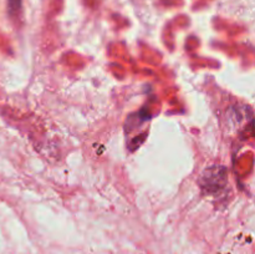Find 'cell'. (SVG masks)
Returning <instances> with one entry per match:
<instances>
[{
  "instance_id": "6da1fadb",
  "label": "cell",
  "mask_w": 255,
  "mask_h": 254,
  "mask_svg": "<svg viewBox=\"0 0 255 254\" xmlns=\"http://www.w3.org/2000/svg\"><path fill=\"white\" fill-rule=\"evenodd\" d=\"M201 181L202 188L207 193H217L226 186L227 169L222 166L211 167L203 172Z\"/></svg>"
},
{
  "instance_id": "7a4b0ae2",
  "label": "cell",
  "mask_w": 255,
  "mask_h": 254,
  "mask_svg": "<svg viewBox=\"0 0 255 254\" xmlns=\"http://www.w3.org/2000/svg\"><path fill=\"white\" fill-rule=\"evenodd\" d=\"M22 0H7V7H9V11L11 14L19 11L20 7H21Z\"/></svg>"
}]
</instances>
